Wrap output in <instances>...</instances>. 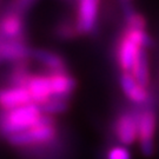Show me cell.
Returning a JSON list of instances; mask_svg holds the SVG:
<instances>
[{
	"instance_id": "5",
	"label": "cell",
	"mask_w": 159,
	"mask_h": 159,
	"mask_svg": "<svg viewBox=\"0 0 159 159\" xmlns=\"http://www.w3.org/2000/svg\"><path fill=\"white\" fill-rule=\"evenodd\" d=\"M156 113L151 108L139 112L138 123V144L144 156H151L154 151Z\"/></svg>"
},
{
	"instance_id": "6",
	"label": "cell",
	"mask_w": 159,
	"mask_h": 159,
	"mask_svg": "<svg viewBox=\"0 0 159 159\" xmlns=\"http://www.w3.org/2000/svg\"><path fill=\"white\" fill-rule=\"evenodd\" d=\"M138 123H139V112L134 111L124 112L117 118L114 132L120 145L129 146L138 140Z\"/></svg>"
},
{
	"instance_id": "17",
	"label": "cell",
	"mask_w": 159,
	"mask_h": 159,
	"mask_svg": "<svg viewBox=\"0 0 159 159\" xmlns=\"http://www.w3.org/2000/svg\"><path fill=\"white\" fill-rule=\"evenodd\" d=\"M38 0H12L10 11L16 12L18 14H25Z\"/></svg>"
},
{
	"instance_id": "12",
	"label": "cell",
	"mask_w": 159,
	"mask_h": 159,
	"mask_svg": "<svg viewBox=\"0 0 159 159\" xmlns=\"http://www.w3.org/2000/svg\"><path fill=\"white\" fill-rule=\"evenodd\" d=\"M32 59L41 64L50 73L67 72L66 60L59 53L46 48H33Z\"/></svg>"
},
{
	"instance_id": "11",
	"label": "cell",
	"mask_w": 159,
	"mask_h": 159,
	"mask_svg": "<svg viewBox=\"0 0 159 159\" xmlns=\"http://www.w3.org/2000/svg\"><path fill=\"white\" fill-rule=\"evenodd\" d=\"M25 24L21 14L8 10L0 18V38L6 40H24Z\"/></svg>"
},
{
	"instance_id": "16",
	"label": "cell",
	"mask_w": 159,
	"mask_h": 159,
	"mask_svg": "<svg viewBox=\"0 0 159 159\" xmlns=\"http://www.w3.org/2000/svg\"><path fill=\"white\" fill-rule=\"evenodd\" d=\"M106 159H131V152L124 145H116L107 151Z\"/></svg>"
},
{
	"instance_id": "19",
	"label": "cell",
	"mask_w": 159,
	"mask_h": 159,
	"mask_svg": "<svg viewBox=\"0 0 159 159\" xmlns=\"http://www.w3.org/2000/svg\"><path fill=\"white\" fill-rule=\"evenodd\" d=\"M1 61H2V60H1V57H0V63H1Z\"/></svg>"
},
{
	"instance_id": "9",
	"label": "cell",
	"mask_w": 159,
	"mask_h": 159,
	"mask_svg": "<svg viewBox=\"0 0 159 159\" xmlns=\"http://www.w3.org/2000/svg\"><path fill=\"white\" fill-rule=\"evenodd\" d=\"M119 84L125 97L136 105H144L150 100V92L148 87L138 83L130 72H121Z\"/></svg>"
},
{
	"instance_id": "10",
	"label": "cell",
	"mask_w": 159,
	"mask_h": 159,
	"mask_svg": "<svg viewBox=\"0 0 159 159\" xmlns=\"http://www.w3.org/2000/svg\"><path fill=\"white\" fill-rule=\"evenodd\" d=\"M33 102L26 86H10L0 90V107L4 111L13 110Z\"/></svg>"
},
{
	"instance_id": "13",
	"label": "cell",
	"mask_w": 159,
	"mask_h": 159,
	"mask_svg": "<svg viewBox=\"0 0 159 159\" xmlns=\"http://www.w3.org/2000/svg\"><path fill=\"white\" fill-rule=\"evenodd\" d=\"M130 73L136 78L138 83H140L145 87H148L150 85V64H148V56L146 48L139 52Z\"/></svg>"
},
{
	"instance_id": "18",
	"label": "cell",
	"mask_w": 159,
	"mask_h": 159,
	"mask_svg": "<svg viewBox=\"0 0 159 159\" xmlns=\"http://www.w3.org/2000/svg\"><path fill=\"white\" fill-rule=\"evenodd\" d=\"M121 2H123V4H125V2H131V0H121Z\"/></svg>"
},
{
	"instance_id": "4",
	"label": "cell",
	"mask_w": 159,
	"mask_h": 159,
	"mask_svg": "<svg viewBox=\"0 0 159 159\" xmlns=\"http://www.w3.org/2000/svg\"><path fill=\"white\" fill-rule=\"evenodd\" d=\"M100 0H77L74 25L78 33L89 35L97 29Z\"/></svg>"
},
{
	"instance_id": "2",
	"label": "cell",
	"mask_w": 159,
	"mask_h": 159,
	"mask_svg": "<svg viewBox=\"0 0 159 159\" xmlns=\"http://www.w3.org/2000/svg\"><path fill=\"white\" fill-rule=\"evenodd\" d=\"M44 116L40 105L35 102L5 111L0 118V132L6 138L24 132L38 125Z\"/></svg>"
},
{
	"instance_id": "1",
	"label": "cell",
	"mask_w": 159,
	"mask_h": 159,
	"mask_svg": "<svg viewBox=\"0 0 159 159\" xmlns=\"http://www.w3.org/2000/svg\"><path fill=\"white\" fill-rule=\"evenodd\" d=\"M152 46V39L146 29L125 27L117 43V63L121 72H131L139 52Z\"/></svg>"
},
{
	"instance_id": "7",
	"label": "cell",
	"mask_w": 159,
	"mask_h": 159,
	"mask_svg": "<svg viewBox=\"0 0 159 159\" xmlns=\"http://www.w3.org/2000/svg\"><path fill=\"white\" fill-rule=\"evenodd\" d=\"M31 48L25 40H6L0 38V57L2 61L19 64L27 63L32 59Z\"/></svg>"
},
{
	"instance_id": "14",
	"label": "cell",
	"mask_w": 159,
	"mask_h": 159,
	"mask_svg": "<svg viewBox=\"0 0 159 159\" xmlns=\"http://www.w3.org/2000/svg\"><path fill=\"white\" fill-rule=\"evenodd\" d=\"M41 111L45 116H57L66 112L68 108V102L66 98H51L40 105Z\"/></svg>"
},
{
	"instance_id": "15",
	"label": "cell",
	"mask_w": 159,
	"mask_h": 159,
	"mask_svg": "<svg viewBox=\"0 0 159 159\" xmlns=\"http://www.w3.org/2000/svg\"><path fill=\"white\" fill-rule=\"evenodd\" d=\"M56 34H57L60 39H64V40L72 39L74 37L79 35L78 30H77L75 25H74V21L73 23L66 21V23L59 24L57 26V29H56Z\"/></svg>"
},
{
	"instance_id": "3",
	"label": "cell",
	"mask_w": 159,
	"mask_h": 159,
	"mask_svg": "<svg viewBox=\"0 0 159 159\" xmlns=\"http://www.w3.org/2000/svg\"><path fill=\"white\" fill-rule=\"evenodd\" d=\"M57 137L58 129L54 119L50 116H44L38 125L24 132L7 137V140L16 148H32L53 143Z\"/></svg>"
},
{
	"instance_id": "8",
	"label": "cell",
	"mask_w": 159,
	"mask_h": 159,
	"mask_svg": "<svg viewBox=\"0 0 159 159\" xmlns=\"http://www.w3.org/2000/svg\"><path fill=\"white\" fill-rule=\"evenodd\" d=\"M26 87L33 99V102L41 105L46 100L53 98V85L51 73L31 74L26 83Z\"/></svg>"
}]
</instances>
